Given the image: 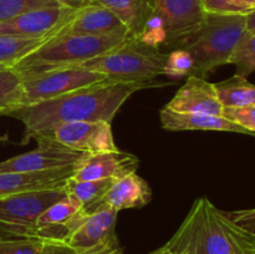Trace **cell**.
I'll use <instances>...</instances> for the list:
<instances>
[{
  "label": "cell",
  "instance_id": "cell-1",
  "mask_svg": "<svg viewBox=\"0 0 255 254\" xmlns=\"http://www.w3.org/2000/svg\"><path fill=\"white\" fill-rule=\"evenodd\" d=\"M144 87H148V82H100L46 101L16 107L5 116L14 117L24 124L22 143H27L37 134L64 124L80 121L111 122L128 97Z\"/></svg>",
  "mask_w": 255,
  "mask_h": 254
},
{
  "label": "cell",
  "instance_id": "cell-31",
  "mask_svg": "<svg viewBox=\"0 0 255 254\" xmlns=\"http://www.w3.org/2000/svg\"><path fill=\"white\" fill-rule=\"evenodd\" d=\"M44 254H124L122 248L120 246L110 247V248L96 249V251L87 252H75L66 244L61 242H49L44 241Z\"/></svg>",
  "mask_w": 255,
  "mask_h": 254
},
{
  "label": "cell",
  "instance_id": "cell-9",
  "mask_svg": "<svg viewBox=\"0 0 255 254\" xmlns=\"http://www.w3.org/2000/svg\"><path fill=\"white\" fill-rule=\"evenodd\" d=\"M41 134L89 154L119 149L112 134L111 122L107 121L70 122Z\"/></svg>",
  "mask_w": 255,
  "mask_h": 254
},
{
  "label": "cell",
  "instance_id": "cell-38",
  "mask_svg": "<svg viewBox=\"0 0 255 254\" xmlns=\"http://www.w3.org/2000/svg\"><path fill=\"white\" fill-rule=\"evenodd\" d=\"M7 66H4V65H0V70H4V69H6Z\"/></svg>",
  "mask_w": 255,
  "mask_h": 254
},
{
  "label": "cell",
  "instance_id": "cell-6",
  "mask_svg": "<svg viewBox=\"0 0 255 254\" xmlns=\"http://www.w3.org/2000/svg\"><path fill=\"white\" fill-rule=\"evenodd\" d=\"M65 196V188L60 187L0 197V239L37 238L39 217Z\"/></svg>",
  "mask_w": 255,
  "mask_h": 254
},
{
  "label": "cell",
  "instance_id": "cell-17",
  "mask_svg": "<svg viewBox=\"0 0 255 254\" xmlns=\"http://www.w3.org/2000/svg\"><path fill=\"white\" fill-rule=\"evenodd\" d=\"M124 27L126 26L111 10L94 1L76 10L55 35H107Z\"/></svg>",
  "mask_w": 255,
  "mask_h": 254
},
{
  "label": "cell",
  "instance_id": "cell-29",
  "mask_svg": "<svg viewBox=\"0 0 255 254\" xmlns=\"http://www.w3.org/2000/svg\"><path fill=\"white\" fill-rule=\"evenodd\" d=\"M137 37L148 46L156 47V49L163 46L167 39V32L161 17L152 14L144 24L142 32Z\"/></svg>",
  "mask_w": 255,
  "mask_h": 254
},
{
  "label": "cell",
  "instance_id": "cell-4",
  "mask_svg": "<svg viewBox=\"0 0 255 254\" xmlns=\"http://www.w3.org/2000/svg\"><path fill=\"white\" fill-rule=\"evenodd\" d=\"M131 36L127 27L107 35H54L25 55L11 69L21 77L61 67L76 66L96 57Z\"/></svg>",
  "mask_w": 255,
  "mask_h": 254
},
{
  "label": "cell",
  "instance_id": "cell-33",
  "mask_svg": "<svg viewBox=\"0 0 255 254\" xmlns=\"http://www.w3.org/2000/svg\"><path fill=\"white\" fill-rule=\"evenodd\" d=\"M229 218L237 224H239L243 228L248 231H255V208L253 209H242V211L227 212Z\"/></svg>",
  "mask_w": 255,
  "mask_h": 254
},
{
  "label": "cell",
  "instance_id": "cell-32",
  "mask_svg": "<svg viewBox=\"0 0 255 254\" xmlns=\"http://www.w3.org/2000/svg\"><path fill=\"white\" fill-rule=\"evenodd\" d=\"M203 10L207 14H243L233 0H203Z\"/></svg>",
  "mask_w": 255,
  "mask_h": 254
},
{
  "label": "cell",
  "instance_id": "cell-21",
  "mask_svg": "<svg viewBox=\"0 0 255 254\" xmlns=\"http://www.w3.org/2000/svg\"><path fill=\"white\" fill-rule=\"evenodd\" d=\"M214 87L223 109H239L255 105V85L246 77L236 74L231 79L214 84Z\"/></svg>",
  "mask_w": 255,
  "mask_h": 254
},
{
  "label": "cell",
  "instance_id": "cell-37",
  "mask_svg": "<svg viewBox=\"0 0 255 254\" xmlns=\"http://www.w3.org/2000/svg\"><path fill=\"white\" fill-rule=\"evenodd\" d=\"M149 254H172V253L166 248V247L163 246V247H161L159 249H157V251L152 252V253H149Z\"/></svg>",
  "mask_w": 255,
  "mask_h": 254
},
{
  "label": "cell",
  "instance_id": "cell-22",
  "mask_svg": "<svg viewBox=\"0 0 255 254\" xmlns=\"http://www.w3.org/2000/svg\"><path fill=\"white\" fill-rule=\"evenodd\" d=\"M116 178L94 179V181H76L70 177L64 188L67 196L79 201L85 208L95 206L105 196Z\"/></svg>",
  "mask_w": 255,
  "mask_h": 254
},
{
  "label": "cell",
  "instance_id": "cell-20",
  "mask_svg": "<svg viewBox=\"0 0 255 254\" xmlns=\"http://www.w3.org/2000/svg\"><path fill=\"white\" fill-rule=\"evenodd\" d=\"M97 4L111 10L131 36H138L144 24L153 12L154 0H94Z\"/></svg>",
  "mask_w": 255,
  "mask_h": 254
},
{
  "label": "cell",
  "instance_id": "cell-19",
  "mask_svg": "<svg viewBox=\"0 0 255 254\" xmlns=\"http://www.w3.org/2000/svg\"><path fill=\"white\" fill-rule=\"evenodd\" d=\"M161 125L167 131H224L255 136L248 129L229 121L223 116L204 114H181L163 109L159 112Z\"/></svg>",
  "mask_w": 255,
  "mask_h": 254
},
{
  "label": "cell",
  "instance_id": "cell-2",
  "mask_svg": "<svg viewBox=\"0 0 255 254\" xmlns=\"http://www.w3.org/2000/svg\"><path fill=\"white\" fill-rule=\"evenodd\" d=\"M164 247L172 254H255V232L201 197Z\"/></svg>",
  "mask_w": 255,
  "mask_h": 254
},
{
  "label": "cell",
  "instance_id": "cell-24",
  "mask_svg": "<svg viewBox=\"0 0 255 254\" xmlns=\"http://www.w3.org/2000/svg\"><path fill=\"white\" fill-rule=\"evenodd\" d=\"M22 97L21 77L11 67L0 70V116L19 107Z\"/></svg>",
  "mask_w": 255,
  "mask_h": 254
},
{
  "label": "cell",
  "instance_id": "cell-34",
  "mask_svg": "<svg viewBox=\"0 0 255 254\" xmlns=\"http://www.w3.org/2000/svg\"><path fill=\"white\" fill-rule=\"evenodd\" d=\"M61 6L65 7H70V9L74 10H79L81 7L87 6V5L92 4L94 0H56Z\"/></svg>",
  "mask_w": 255,
  "mask_h": 254
},
{
  "label": "cell",
  "instance_id": "cell-18",
  "mask_svg": "<svg viewBox=\"0 0 255 254\" xmlns=\"http://www.w3.org/2000/svg\"><path fill=\"white\" fill-rule=\"evenodd\" d=\"M75 167L47 169L39 172L0 173V197L37 189L60 188L75 173Z\"/></svg>",
  "mask_w": 255,
  "mask_h": 254
},
{
  "label": "cell",
  "instance_id": "cell-14",
  "mask_svg": "<svg viewBox=\"0 0 255 254\" xmlns=\"http://www.w3.org/2000/svg\"><path fill=\"white\" fill-rule=\"evenodd\" d=\"M166 109L181 114H204L222 116L223 106L217 96L214 84L207 79L189 75Z\"/></svg>",
  "mask_w": 255,
  "mask_h": 254
},
{
  "label": "cell",
  "instance_id": "cell-28",
  "mask_svg": "<svg viewBox=\"0 0 255 254\" xmlns=\"http://www.w3.org/2000/svg\"><path fill=\"white\" fill-rule=\"evenodd\" d=\"M44 244L39 238L0 239V254H44Z\"/></svg>",
  "mask_w": 255,
  "mask_h": 254
},
{
  "label": "cell",
  "instance_id": "cell-5",
  "mask_svg": "<svg viewBox=\"0 0 255 254\" xmlns=\"http://www.w3.org/2000/svg\"><path fill=\"white\" fill-rule=\"evenodd\" d=\"M167 54L128 36L114 49L76 66L100 72L111 82H148L163 75Z\"/></svg>",
  "mask_w": 255,
  "mask_h": 254
},
{
  "label": "cell",
  "instance_id": "cell-15",
  "mask_svg": "<svg viewBox=\"0 0 255 254\" xmlns=\"http://www.w3.org/2000/svg\"><path fill=\"white\" fill-rule=\"evenodd\" d=\"M138 159L136 156L120 149L87 154L79 163L72 174L76 181H94L104 178H120L126 174L137 172Z\"/></svg>",
  "mask_w": 255,
  "mask_h": 254
},
{
  "label": "cell",
  "instance_id": "cell-36",
  "mask_svg": "<svg viewBox=\"0 0 255 254\" xmlns=\"http://www.w3.org/2000/svg\"><path fill=\"white\" fill-rule=\"evenodd\" d=\"M247 31L255 34V10L247 15Z\"/></svg>",
  "mask_w": 255,
  "mask_h": 254
},
{
  "label": "cell",
  "instance_id": "cell-7",
  "mask_svg": "<svg viewBox=\"0 0 255 254\" xmlns=\"http://www.w3.org/2000/svg\"><path fill=\"white\" fill-rule=\"evenodd\" d=\"M105 81H109L105 75L80 66L61 67L24 76L21 77L22 97L19 107L46 101L74 90Z\"/></svg>",
  "mask_w": 255,
  "mask_h": 254
},
{
  "label": "cell",
  "instance_id": "cell-12",
  "mask_svg": "<svg viewBox=\"0 0 255 254\" xmlns=\"http://www.w3.org/2000/svg\"><path fill=\"white\" fill-rule=\"evenodd\" d=\"M89 214L79 201L66 194L45 209L39 217L36 223L37 238L49 242H65Z\"/></svg>",
  "mask_w": 255,
  "mask_h": 254
},
{
  "label": "cell",
  "instance_id": "cell-8",
  "mask_svg": "<svg viewBox=\"0 0 255 254\" xmlns=\"http://www.w3.org/2000/svg\"><path fill=\"white\" fill-rule=\"evenodd\" d=\"M34 139L37 142L36 148L0 162V173L39 172L75 167L89 154L64 146L44 134L35 136Z\"/></svg>",
  "mask_w": 255,
  "mask_h": 254
},
{
  "label": "cell",
  "instance_id": "cell-3",
  "mask_svg": "<svg viewBox=\"0 0 255 254\" xmlns=\"http://www.w3.org/2000/svg\"><path fill=\"white\" fill-rule=\"evenodd\" d=\"M247 31V15L204 14L194 29L182 35L167 50H186L193 57L192 75L204 77L217 67L229 64Z\"/></svg>",
  "mask_w": 255,
  "mask_h": 254
},
{
  "label": "cell",
  "instance_id": "cell-23",
  "mask_svg": "<svg viewBox=\"0 0 255 254\" xmlns=\"http://www.w3.org/2000/svg\"><path fill=\"white\" fill-rule=\"evenodd\" d=\"M50 37L40 39H21V37L0 35V65L11 67L25 55L34 51Z\"/></svg>",
  "mask_w": 255,
  "mask_h": 254
},
{
  "label": "cell",
  "instance_id": "cell-26",
  "mask_svg": "<svg viewBox=\"0 0 255 254\" xmlns=\"http://www.w3.org/2000/svg\"><path fill=\"white\" fill-rule=\"evenodd\" d=\"M57 5L60 4L56 0H0V22L7 21L31 10Z\"/></svg>",
  "mask_w": 255,
  "mask_h": 254
},
{
  "label": "cell",
  "instance_id": "cell-35",
  "mask_svg": "<svg viewBox=\"0 0 255 254\" xmlns=\"http://www.w3.org/2000/svg\"><path fill=\"white\" fill-rule=\"evenodd\" d=\"M234 4L241 7L247 15L255 10V0H233Z\"/></svg>",
  "mask_w": 255,
  "mask_h": 254
},
{
  "label": "cell",
  "instance_id": "cell-25",
  "mask_svg": "<svg viewBox=\"0 0 255 254\" xmlns=\"http://www.w3.org/2000/svg\"><path fill=\"white\" fill-rule=\"evenodd\" d=\"M229 64L237 67V75L247 77L255 71V34L246 31L237 45Z\"/></svg>",
  "mask_w": 255,
  "mask_h": 254
},
{
  "label": "cell",
  "instance_id": "cell-16",
  "mask_svg": "<svg viewBox=\"0 0 255 254\" xmlns=\"http://www.w3.org/2000/svg\"><path fill=\"white\" fill-rule=\"evenodd\" d=\"M152 199V191L148 183L137 172L126 174L116 178L105 196L95 206L85 208L87 213L96 211L101 206H109L110 208L120 212L122 209L142 208Z\"/></svg>",
  "mask_w": 255,
  "mask_h": 254
},
{
  "label": "cell",
  "instance_id": "cell-27",
  "mask_svg": "<svg viewBox=\"0 0 255 254\" xmlns=\"http://www.w3.org/2000/svg\"><path fill=\"white\" fill-rule=\"evenodd\" d=\"M193 57L186 50H172L167 55L166 64L163 67V75L173 80H181L188 77L193 71Z\"/></svg>",
  "mask_w": 255,
  "mask_h": 254
},
{
  "label": "cell",
  "instance_id": "cell-11",
  "mask_svg": "<svg viewBox=\"0 0 255 254\" xmlns=\"http://www.w3.org/2000/svg\"><path fill=\"white\" fill-rule=\"evenodd\" d=\"M117 214L119 212L109 206L99 207L61 243L66 244L75 252L96 251L120 246L115 232Z\"/></svg>",
  "mask_w": 255,
  "mask_h": 254
},
{
  "label": "cell",
  "instance_id": "cell-30",
  "mask_svg": "<svg viewBox=\"0 0 255 254\" xmlns=\"http://www.w3.org/2000/svg\"><path fill=\"white\" fill-rule=\"evenodd\" d=\"M222 116L255 133V105L239 109H223Z\"/></svg>",
  "mask_w": 255,
  "mask_h": 254
},
{
  "label": "cell",
  "instance_id": "cell-10",
  "mask_svg": "<svg viewBox=\"0 0 255 254\" xmlns=\"http://www.w3.org/2000/svg\"><path fill=\"white\" fill-rule=\"evenodd\" d=\"M75 12L76 10L61 5L31 10L0 22V35L21 39L51 37L74 16Z\"/></svg>",
  "mask_w": 255,
  "mask_h": 254
},
{
  "label": "cell",
  "instance_id": "cell-13",
  "mask_svg": "<svg viewBox=\"0 0 255 254\" xmlns=\"http://www.w3.org/2000/svg\"><path fill=\"white\" fill-rule=\"evenodd\" d=\"M162 19L167 32L163 47L197 26L204 17L203 0H154L153 12Z\"/></svg>",
  "mask_w": 255,
  "mask_h": 254
}]
</instances>
